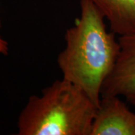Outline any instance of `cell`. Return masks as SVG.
<instances>
[{"instance_id": "cell-1", "label": "cell", "mask_w": 135, "mask_h": 135, "mask_svg": "<svg viewBox=\"0 0 135 135\" xmlns=\"http://www.w3.org/2000/svg\"><path fill=\"white\" fill-rule=\"evenodd\" d=\"M105 17L90 0H80V16L65 35L57 63L63 79L82 89L97 107L103 85L120 52L119 39L108 32Z\"/></svg>"}, {"instance_id": "cell-2", "label": "cell", "mask_w": 135, "mask_h": 135, "mask_svg": "<svg viewBox=\"0 0 135 135\" xmlns=\"http://www.w3.org/2000/svg\"><path fill=\"white\" fill-rule=\"evenodd\" d=\"M97 106L65 79L32 95L17 121L19 135H91Z\"/></svg>"}, {"instance_id": "cell-7", "label": "cell", "mask_w": 135, "mask_h": 135, "mask_svg": "<svg viewBox=\"0 0 135 135\" xmlns=\"http://www.w3.org/2000/svg\"><path fill=\"white\" fill-rule=\"evenodd\" d=\"M1 26H2V24H1V20H0V28H1Z\"/></svg>"}, {"instance_id": "cell-4", "label": "cell", "mask_w": 135, "mask_h": 135, "mask_svg": "<svg viewBox=\"0 0 135 135\" xmlns=\"http://www.w3.org/2000/svg\"><path fill=\"white\" fill-rule=\"evenodd\" d=\"M120 98L113 95L101 96L91 135H135V113Z\"/></svg>"}, {"instance_id": "cell-3", "label": "cell", "mask_w": 135, "mask_h": 135, "mask_svg": "<svg viewBox=\"0 0 135 135\" xmlns=\"http://www.w3.org/2000/svg\"><path fill=\"white\" fill-rule=\"evenodd\" d=\"M120 52L116 65L103 85L101 96L123 97L135 105V34L119 37Z\"/></svg>"}, {"instance_id": "cell-6", "label": "cell", "mask_w": 135, "mask_h": 135, "mask_svg": "<svg viewBox=\"0 0 135 135\" xmlns=\"http://www.w3.org/2000/svg\"><path fill=\"white\" fill-rule=\"evenodd\" d=\"M0 53L3 55H8V44L0 36Z\"/></svg>"}, {"instance_id": "cell-5", "label": "cell", "mask_w": 135, "mask_h": 135, "mask_svg": "<svg viewBox=\"0 0 135 135\" xmlns=\"http://www.w3.org/2000/svg\"><path fill=\"white\" fill-rule=\"evenodd\" d=\"M108 21L110 31L126 36L135 34V0H90Z\"/></svg>"}]
</instances>
